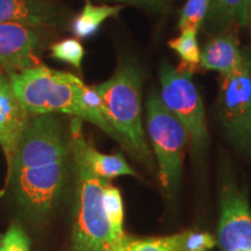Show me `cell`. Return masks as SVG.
<instances>
[{
    "label": "cell",
    "instance_id": "cell-1",
    "mask_svg": "<svg viewBox=\"0 0 251 251\" xmlns=\"http://www.w3.org/2000/svg\"><path fill=\"white\" fill-rule=\"evenodd\" d=\"M70 158V137L62 121L55 114L30 115L7 172V186L29 214L43 218L52 211Z\"/></svg>",
    "mask_w": 251,
    "mask_h": 251
},
{
    "label": "cell",
    "instance_id": "cell-2",
    "mask_svg": "<svg viewBox=\"0 0 251 251\" xmlns=\"http://www.w3.org/2000/svg\"><path fill=\"white\" fill-rule=\"evenodd\" d=\"M94 86L101 97L103 117L120 142L151 163L142 125V71L139 64L130 58L126 59L109 79Z\"/></svg>",
    "mask_w": 251,
    "mask_h": 251
},
{
    "label": "cell",
    "instance_id": "cell-3",
    "mask_svg": "<svg viewBox=\"0 0 251 251\" xmlns=\"http://www.w3.org/2000/svg\"><path fill=\"white\" fill-rule=\"evenodd\" d=\"M71 158L77 179V208L72 233V251H114L120 243L113 234L103 208V187L108 180L94 174L71 139Z\"/></svg>",
    "mask_w": 251,
    "mask_h": 251
},
{
    "label": "cell",
    "instance_id": "cell-4",
    "mask_svg": "<svg viewBox=\"0 0 251 251\" xmlns=\"http://www.w3.org/2000/svg\"><path fill=\"white\" fill-rule=\"evenodd\" d=\"M9 78L15 94L29 115L63 113L86 120L79 101L83 85L79 77L37 65L12 74Z\"/></svg>",
    "mask_w": 251,
    "mask_h": 251
},
{
    "label": "cell",
    "instance_id": "cell-5",
    "mask_svg": "<svg viewBox=\"0 0 251 251\" xmlns=\"http://www.w3.org/2000/svg\"><path fill=\"white\" fill-rule=\"evenodd\" d=\"M194 70L196 67L185 63L177 68L170 63H163L159 69V98L163 105L183 124L193 148L200 150L208 142V130L201 96L193 83Z\"/></svg>",
    "mask_w": 251,
    "mask_h": 251
},
{
    "label": "cell",
    "instance_id": "cell-6",
    "mask_svg": "<svg viewBox=\"0 0 251 251\" xmlns=\"http://www.w3.org/2000/svg\"><path fill=\"white\" fill-rule=\"evenodd\" d=\"M218 117L226 136L236 148L251 155V51L246 49L236 70L220 78Z\"/></svg>",
    "mask_w": 251,
    "mask_h": 251
},
{
    "label": "cell",
    "instance_id": "cell-7",
    "mask_svg": "<svg viewBox=\"0 0 251 251\" xmlns=\"http://www.w3.org/2000/svg\"><path fill=\"white\" fill-rule=\"evenodd\" d=\"M147 127L158 162L159 181L172 190L180 179L185 147L190 140L183 124L152 93L147 101Z\"/></svg>",
    "mask_w": 251,
    "mask_h": 251
},
{
    "label": "cell",
    "instance_id": "cell-8",
    "mask_svg": "<svg viewBox=\"0 0 251 251\" xmlns=\"http://www.w3.org/2000/svg\"><path fill=\"white\" fill-rule=\"evenodd\" d=\"M218 244L221 251H251V209L246 193L226 183L220 196Z\"/></svg>",
    "mask_w": 251,
    "mask_h": 251
},
{
    "label": "cell",
    "instance_id": "cell-9",
    "mask_svg": "<svg viewBox=\"0 0 251 251\" xmlns=\"http://www.w3.org/2000/svg\"><path fill=\"white\" fill-rule=\"evenodd\" d=\"M39 45L34 28L21 24H0V65L11 75L40 64L36 56Z\"/></svg>",
    "mask_w": 251,
    "mask_h": 251
},
{
    "label": "cell",
    "instance_id": "cell-10",
    "mask_svg": "<svg viewBox=\"0 0 251 251\" xmlns=\"http://www.w3.org/2000/svg\"><path fill=\"white\" fill-rule=\"evenodd\" d=\"M30 115L24 108L12 87L11 78L0 72V147L7 165L17 152Z\"/></svg>",
    "mask_w": 251,
    "mask_h": 251
},
{
    "label": "cell",
    "instance_id": "cell-11",
    "mask_svg": "<svg viewBox=\"0 0 251 251\" xmlns=\"http://www.w3.org/2000/svg\"><path fill=\"white\" fill-rule=\"evenodd\" d=\"M243 52L236 31H222L203 47L199 65L205 70L219 72L221 76L231 74L242 63Z\"/></svg>",
    "mask_w": 251,
    "mask_h": 251
},
{
    "label": "cell",
    "instance_id": "cell-12",
    "mask_svg": "<svg viewBox=\"0 0 251 251\" xmlns=\"http://www.w3.org/2000/svg\"><path fill=\"white\" fill-rule=\"evenodd\" d=\"M55 11L42 0H0V24L42 28L55 23Z\"/></svg>",
    "mask_w": 251,
    "mask_h": 251
},
{
    "label": "cell",
    "instance_id": "cell-13",
    "mask_svg": "<svg viewBox=\"0 0 251 251\" xmlns=\"http://www.w3.org/2000/svg\"><path fill=\"white\" fill-rule=\"evenodd\" d=\"M249 5L250 0H211L203 25L208 30L219 33L235 26L247 27Z\"/></svg>",
    "mask_w": 251,
    "mask_h": 251
},
{
    "label": "cell",
    "instance_id": "cell-14",
    "mask_svg": "<svg viewBox=\"0 0 251 251\" xmlns=\"http://www.w3.org/2000/svg\"><path fill=\"white\" fill-rule=\"evenodd\" d=\"M122 8L119 5H94L90 0H86L81 12L72 23V33L78 39L92 37L107 19L118 17Z\"/></svg>",
    "mask_w": 251,
    "mask_h": 251
},
{
    "label": "cell",
    "instance_id": "cell-15",
    "mask_svg": "<svg viewBox=\"0 0 251 251\" xmlns=\"http://www.w3.org/2000/svg\"><path fill=\"white\" fill-rule=\"evenodd\" d=\"M114 251H185V231L165 237L131 238L126 236Z\"/></svg>",
    "mask_w": 251,
    "mask_h": 251
},
{
    "label": "cell",
    "instance_id": "cell-16",
    "mask_svg": "<svg viewBox=\"0 0 251 251\" xmlns=\"http://www.w3.org/2000/svg\"><path fill=\"white\" fill-rule=\"evenodd\" d=\"M102 202L113 234L115 235L119 242H121L126 237L124 231V203H122L120 191L108 181L103 187Z\"/></svg>",
    "mask_w": 251,
    "mask_h": 251
},
{
    "label": "cell",
    "instance_id": "cell-17",
    "mask_svg": "<svg viewBox=\"0 0 251 251\" xmlns=\"http://www.w3.org/2000/svg\"><path fill=\"white\" fill-rule=\"evenodd\" d=\"M169 47L175 50L179 57L181 63L197 67L200 64L201 58V50L198 43V31L191 28L181 30V34L176 39L169 41Z\"/></svg>",
    "mask_w": 251,
    "mask_h": 251
},
{
    "label": "cell",
    "instance_id": "cell-18",
    "mask_svg": "<svg viewBox=\"0 0 251 251\" xmlns=\"http://www.w3.org/2000/svg\"><path fill=\"white\" fill-rule=\"evenodd\" d=\"M211 0H187L184 5L178 21L180 30L191 29L199 30L202 27L203 21L208 13Z\"/></svg>",
    "mask_w": 251,
    "mask_h": 251
},
{
    "label": "cell",
    "instance_id": "cell-19",
    "mask_svg": "<svg viewBox=\"0 0 251 251\" xmlns=\"http://www.w3.org/2000/svg\"><path fill=\"white\" fill-rule=\"evenodd\" d=\"M50 52L51 57L68 63L78 70L80 69L81 62L85 56V49L76 39H67L54 43L50 47Z\"/></svg>",
    "mask_w": 251,
    "mask_h": 251
},
{
    "label": "cell",
    "instance_id": "cell-20",
    "mask_svg": "<svg viewBox=\"0 0 251 251\" xmlns=\"http://www.w3.org/2000/svg\"><path fill=\"white\" fill-rule=\"evenodd\" d=\"M0 251H30L29 238L20 226H11L0 237Z\"/></svg>",
    "mask_w": 251,
    "mask_h": 251
},
{
    "label": "cell",
    "instance_id": "cell-21",
    "mask_svg": "<svg viewBox=\"0 0 251 251\" xmlns=\"http://www.w3.org/2000/svg\"><path fill=\"white\" fill-rule=\"evenodd\" d=\"M218 244L216 238L207 231H185V251H208Z\"/></svg>",
    "mask_w": 251,
    "mask_h": 251
},
{
    "label": "cell",
    "instance_id": "cell-22",
    "mask_svg": "<svg viewBox=\"0 0 251 251\" xmlns=\"http://www.w3.org/2000/svg\"><path fill=\"white\" fill-rule=\"evenodd\" d=\"M108 1L114 2H126V4H134L140 6H147L150 8H163L165 7L171 0H108Z\"/></svg>",
    "mask_w": 251,
    "mask_h": 251
},
{
    "label": "cell",
    "instance_id": "cell-23",
    "mask_svg": "<svg viewBox=\"0 0 251 251\" xmlns=\"http://www.w3.org/2000/svg\"><path fill=\"white\" fill-rule=\"evenodd\" d=\"M248 27L250 28V31H251V0H250V5H249V13H248Z\"/></svg>",
    "mask_w": 251,
    "mask_h": 251
}]
</instances>
